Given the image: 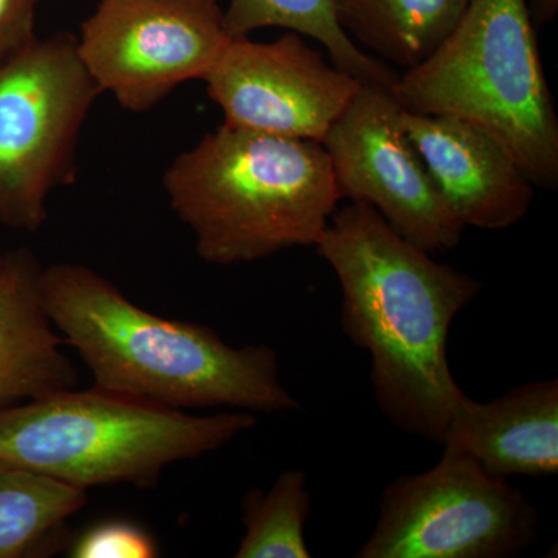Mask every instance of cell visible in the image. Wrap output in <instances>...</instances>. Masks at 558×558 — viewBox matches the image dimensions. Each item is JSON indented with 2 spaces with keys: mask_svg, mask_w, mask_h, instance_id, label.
Listing matches in <instances>:
<instances>
[{
  "mask_svg": "<svg viewBox=\"0 0 558 558\" xmlns=\"http://www.w3.org/2000/svg\"><path fill=\"white\" fill-rule=\"evenodd\" d=\"M315 247L339 279L344 336L371 355L381 414L442 446L468 399L450 371L449 333L480 295V279L433 259L357 202L333 211Z\"/></svg>",
  "mask_w": 558,
  "mask_h": 558,
  "instance_id": "cell-1",
  "label": "cell"
},
{
  "mask_svg": "<svg viewBox=\"0 0 558 558\" xmlns=\"http://www.w3.org/2000/svg\"><path fill=\"white\" fill-rule=\"evenodd\" d=\"M39 295L54 330L78 352L95 387L175 410H301L282 384L274 348L231 347L208 326L142 310L90 267H43Z\"/></svg>",
  "mask_w": 558,
  "mask_h": 558,
  "instance_id": "cell-2",
  "label": "cell"
},
{
  "mask_svg": "<svg viewBox=\"0 0 558 558\" xmlns=\"http://www.w3.org/2000/svg\"><path fill=\"white\" fill-rule=\"evenodd\" d=\"M163 189L215 266L315 247L341 201L322 143L226 123L175 157Z\"/></svg>",
  "mask_w": 558,
  "mask_h": 558,
  "instance_id": "cell-3",
  "label": "cell"
},
{
  "mask_svg": "<svg viewBox=\"0 0 558 558\" xmlns=\"http://www.w3.org/2000/svg\"><path fill=\"white\" fill-rule=\"evenodd\" d=\"M255 414L194 416L98 387L0 405V464L69 486L156 487L165 469L229 446Z\"/></svg>",
  "mask_w": 558,
  "mask_h": 558,
  "instance_id": "cell-4",
  "label": "cell"
},
{
  "mask_svg": "<svg viewBox=\"0 0 558 558\" xmlns=\"http://www.w3.org/2000/svg\"><path fill=\"white\" fill-rule=\"evenodd\" d=\"M527 0H472L438 49L392 83L402 109L468 121L537 189L558 186V117Z\"/></svg>",
  "mask_w": 558,
  "mask_h": 558,
  "instance_id": "cell-5",
  "label": "cell"
},
{
  "mask_svg": "<svg viewBox=\"0 0 558 558\" xmlns=\"http://www.w3.org/2000/svg\"><path fill=\"white\" fill-rule=\"evenodd\" d=\"M101 92L75 36L39 39L0 57V222L38 231L47 201L75 179L80 134Z\"/></svg>",
  "mask_w": 558,
  "mask_h": 558,
  "instance_id": "cell-6",
  "label": "cell"
},
{
  "mask_svg": "<svg viewBox=\"0 0 558 558\" xmlns=\"http://www.w3.org/2000/svg\"><path fill=\"white\" fill-rule=\"evenodd\" d=\"M432 469L389 481L357 558H510L538 538L539 513L520 488L444 444Z\"/></svg>",
  "mask_w": 558,
  "mask_h": 558,
  "instance_id": "cell-7",
  "label": "cell"
},
{
  "mask_svg": "<svg viewBox=\"0 0 558 558\" xmlns=\"http://www.w3.org/2000/svg\"><path fill=\"white\" fill-rule=\"evenodd\" d=\"M230 40L215 0H101L76 49L101 94L142 113L207 78Z\"/></svg>",
  "mask_w": 558,
  "mask_h": 558,
  "instance_id": "cell-8",
  "label": "cell"
},
{
  "mask_svg": "<svg viewBox=\"0 0 558 558\" xmlns=\"http://www.w3.org/2000/svg\"><path fill=\"white\" fill-rule=\"evenodd\" d=\"M322 145L341 199L376 209L400 236L432 255L461 242L464 229L403 130L391 87L362 84Z\"/></svg>",
  "mask_w": 558,
  "mask_h": 558,
  "instance_id": "cell-9",
  "label": "cell"
},
{
  "mask_svg": "<svg viewBox=\"0 0 558 558\" xmlns=\"http://www.w3.org/2000/svg\"><path fill=\"white\" fill-rule=\"evenodd\" d=\"M204 81L223 123L319 143L363 84L295 32L274 43L231 39Z\"/></svg>",
  "mask_w": 558,
  "mask_h": 558,
  "instance_id": "cell-10",
  "label": "cell"
},
{
  "mask_svg": "<svg viewBox=\"0 0 558 558\" xmlns=\"http://www.w3.org/2000/svg\"><path fill=\"white\" fill-rule=\"evenodd\" d=\"M402 124L462 229L506 230L526 218L537 186L490 134L454 117L405 109Z\"/></svg>",
  "mask_w": 558,
  "mask_h": 558,
  "instance_id": "cell-11",
  "label": "cell"
},
{
  "mask_svg": "<svg viewBox=\"0 0 558 558\" xmlns=\"http://www.w3.org/2000/svg\"><path fill=\"white\" fill-rule=\"evenodd\" d=\"M444 444L461 447L501 478L557 475L558 380L529 381L488 402L468 396Z\"/></svg>",
  "mask_w": 558,
  "mask_h": 558,
  "instance_id": "cell-12",
  "label": "cell"
},
{
  "mask_svg": "<svg viewBox=\"0 0 558 558\" xmlns=\"http://www.w3.org/2000/svg\"><path fill=\"white\" fill-rule=\"evenodd\" d=\"M43 267L32 250L5 253L0 267V405L75 388L65 354L39 295Z\"/></svg>",
  "mask_w": 558,
  "mask_h": 558,
  "instance_id": "cell-13",
  "label": "cell"
},
{
  "mask_svg": "<svg viewBox=\"0 0 558 558\" xmlns=\"http://www.w3.org/2000/svg\"><path fill=\"white\" fill-rule=\"evenodd\" d=\"M472 0H336L349 38L381 62L409 70L454 31ZM357 44V43H355Z\"/></svg>",
  "mask_w": 558,
  "mask_h": 558,
  "instance_id": "cell-14",
  "label": "cell"
},
{
  "mask_svg": "<svg viewBox=\"0 0 558 558\" xmlns=\"http://www.w3.org/2000/svg\"><path fill=\"white\" fill-rule=\"evenodd\" d=\"M223 25L230 39L274 27L310 36L328 50L333 65L363 84L391 87L398 78L385 62L349 38L337 17L336 0H230Z\"/></svg>",
  "mask_w": 558,
  "mask_h": 558,
  "instance_id": "cell-15",
  "label": "cell"
},
{
  "mask_svg": "<svg viewBox=\"0 0 558 558\" xmlns=\"http://www.w3.org/2000/svg\"><path fill=\"white\" fill-rule=\"evenodd\" d=\"M86 505V490L0 464V558L51 553L65 523Z\"/></svg>",
  "mask_w": 558,
  "mask_h": 558,
  "instance_id": "cell-16",
  "label": "cell"
},
{
  "mask_svg": "<svg viewBox=\"0 0 558 558\" xmlns=\"http://www.w3.org/2000/svg\"><path fill=\"white\" fill-rule=\"evenodd\" d=\"M310 476L286 470L269 490L252 487L241 499L242 535L236 558H310L306 523L311 517Z\"/></svg>",
  "mask_w": 558,
  "mask_h": 558,
  "instance_id": "cell-17",
  "label": "cell"
},
{
  "mask_svg": "<svg viewBox=\"0 0 558 558\" xmlns=\"http://www.w3.org/2000/svg\"><path fill=\"white\" fill-rule=\"evenodd\" d=\"M73 558H154L159 546L148 531L124 520L102 521L81 534L69 549Z\"/></svg>",
  "mask_w": 558,
  "mask_h": 558,
  "instance_id": "cell-18",
  "label": "cell"
},
{
  "mask_svg": "<svg viewBox=\"0 0 558 558\" xmlns=\"http://www.w3.org/2000/svg\"><path fill=\"white\" fill-rule=\"evenodd\" d=\"M39 0H0V57L21 49L35 38Z\"/></svg>",
  "mask_w": 558,
  "mask_h": 558,
  "instance_id": "cell-19",
  "label": "cell"
},
{
  "mask_svg": "<svg viewBox=\"0 0 558 558\" xmlns=\"http://www.w3.org/2000/svg\"><path fill=\"white\" fill-rule=\"evenodd\" d=\"M527 5L535 27H543L556 20L558 0H527Z\"/></svg>",
  "mask_w": 558,
  "mask_h": 558,
  "instance_id": "cell-20",
  "label": "cell"
},
{
  "mask_svg": "<svg viewBox=\"0 0 558 558\" xmlns=\"http://www.w3.org/2000/svg\"><path fill=\"white\" fill-rule=\"evenodd\" d=\"M3 256H5V255H3L2 252H0V267H2V264H3Z\"/></svg>",
  "mask_w": 558,
  "mask_h": 558,
  "instance_id": "cell-21",
  "label": "cell"
},
{
  "mask_svg": "<svg viewBox=\"0 0 558 558\" xmlns=\"http://www.w3.org/2000/svg\"><path fill=\"white\" fill-rule=\"evenodd\" d=\"M215 2H218V0H215Z\"/></svg>",
  "mask_w": 558,
  "mask_h": 558,
  "instance_id": "cell-22",
  "label": "cell"
}]
</instances>
